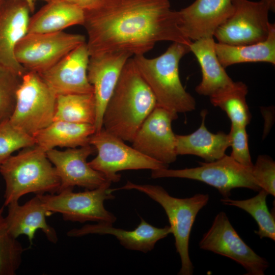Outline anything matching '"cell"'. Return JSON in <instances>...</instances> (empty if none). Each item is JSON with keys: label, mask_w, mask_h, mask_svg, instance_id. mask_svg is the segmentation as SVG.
<instances>
[{"label": "cell", "mask_w": 275, "mask_h": 275, "mask_svg": "<svg viewBox=\"0 0 275 275\" xmlns=\"http://www.w3.org/2000/svg\"><path fill=\"white\" fill-rule=\"evenodd\" d=\"M5 0H0V8L1 6L2 5L3 3H4Z\"/></svg>", "instance_id": "cell-37"}, {"label": "cell", "mask_w": 275, "mask_h": 275, "mask_svg": "<svg viewBox=\"0 0 275 275\" xmlns=\"http://www.w3.org/2000/svg\"><path fill=\"white\" fill-rule=\"evenodd\" d=\"M27 3L29 8L31 10V12H33L34 11L35 4L38 1H43L46 2L49 1V0H22Z\"/></svg>", "instance_id": "cell-35"}, {"label": "cell", "mask_w": 275, "mask_h": 275, "mask_svg": "<svg viewBox=\"0 0 275 275\" xmlns=\"http://www.w3.org/2000/svg\"><path fill=\"white\" fill-rule=\"evenodd\" d=\"M177 118V114L157 105L137 131L132 147L167 165L174 162L178 155L172 123Z\"/></svg>", "instance_id": "cell-13"}, {"label": "cell", "mask_w": 275, "mask_h": 275, "mask_svg": "<svg viewBox=\"0 0 275 275\" xmlns=\"http://www.w3.org/2000/svg\"><path fill=\"white\" fill-rule=\"evenodd\" d=\"M4 211V206L0 207V275H15L24 249L10 233Z\"/></svg>", "instance_id": "cell-29"}, {"label": "cell", "mask_w": 275, "mask_h": 275, "mask_svg": "<svg viewBox=\"0 0 275 275\" xmlns=\"http://www.w3.org/2000/svg\"><path fill=\"white\" fill-rule=\"evenodd\" d=\"M157 106L156 98L133 59L125 64L105 108L102 128L131 142L141 125Z\"/></svg>", "instance_id": "cell-2"}, {"label": "cell", "mask_w": 275, "mask_h": 275, "mask_svg": "<svg viewBox=\"0 0 275 275\" xmlns=\"http://www.w3.org/2000/svg\"><path fill=\"white\" fill-rule=\"evenodd\" d=\"M22 76L0 65V124L10 119L15 109Z\"/></svg>", "instance_id": "cell-31"}, {"label": "cell", "mask_w": 275, "mask_h": 275, "mask_svg": "<svg viewBox=\"0 0 275 275\" xmlns=\"http://www.w3.org/2000/svg\"><path fill=\"white\" fill-rule=\"evenodd\" d=\"M136 189L145 193L159 204L164 210L169 219L175 245L179 254L181 267L180 275H191L194 266L189 255V240L191 229L196 216L208 202V194H197L186 198H177L170 195L161 186L150 184H137L128 181L124 186L112 189Z\"/></svg>", "instance_id": "cell-5"}, {"label": "cell", "mask_w": 275, "mask_h": 275, "mask_svg": "<svg viewBox=\"0 0 275 275\" xmlns=\"http://www.w3.org/2000/svg\"><path fill=\"white\" fill-rule=\"evenodd\" d=\"M199 246L201 249L231 259L242 266L247 275H264L269 267L268 261L241 238L223 211L215 216Z\"/></svg>", "instance_id": "cell-12"}, {"label": "cell", "mask_w": 275, "mask_h": 275, "mask_svg": "<svg viewBox=\"0 0 275 275\" xmlns=\"http://www.w3.org/2000/svg\"><path fill=\"white\" fill-rule=\"evenodd\" d=\"M189 52V46L173 42L157 57L149 59L139 55L132 58L157 105L177 114L191 112L196 106L195 99L186 91L179 76L180 61Z\"/></svg>", "instance_id": "cell-3"}, {"label": "cell", "mask_w": 275, "mask_h": 275, "mask_svg": "<svg viewBox=\"0 0 275 275\" xmlns=\"http://www.w3.org/2000/svg\"><path fill=\"white\" fill-rule=\"evenodd\" d=\"M57 97L38 73L26 71L22 76L9 120L33 136L53 121Z\"/></svg>", "instance_id": "cell-6"}, {"label": "cell", "mask_w": 275, "mask_h": 275, "mask_svg": "<svg viewBox=\"0 0 275 275\" xmlns=\"http://www.w3.org/2000/svg\"><path fill=\"white\" fill-rule=\"evenodd\" d=\"M35 145L33 136L16 127L9 120L0 124V166L14 152Z\"/></svg>", "instance_id": "cell-30"}, {"label": "cell", "mask_w": 275, "mask_h": 275, "mask_svg": "<svg viewBox=\"0 0 275 275\" xmlns=\"http://www.w3.org/2000/svg\"><path fill=\"white\" fill-rule=\"evenodd\" d=\"M132 56L125 52L106 53L90 57L88 78L93 88L96 103L95 132L102 128V118L122 70Z\"/></svg>", "instance_id": "cell-17"}, {"label": "cell", "mask_w": 275, "mask_h": 275, "mask_svg": "<svg viewBox=\"0 0 275 275\" xmlns=\"http://www.w3.org/2000/svg\"><path fill=\"white\" fill-rule=\"evenodd\" d=\"M85 11L65 0H49L30 17L28 33H49L83 24Z\"/></svg>", "instance_id": "cell-22"}, {"label": "cell", "mask_w": 275, "mask_h": 275, "mask_svg": "<svg viewBox=\"0 0 275 275\" xmlns=\"http://www.w3.org/2000/svg\"><path fill=\"white\" fill-rule=\"evenodd\" d=\"M234 11L215 30L217 42L230 45H244L265 40L268 35V4L262 0H232Z\"/></svg>", "instance_id": "cell-11"}, {"label": "cell", "mask_w": 275, "mask_h": 275, "mask_svg": "<svg viewBox=\"0 0 275 275\" xmlns=\"http://www.w3.org/2000/svg\"><path fill=\"white\" fill-rule=\"evenodd\" d=\"M96 113L93 93L58 95L53 121L94 125Z\"/></svg>", "instance_id": "cell-26"}, {"label": "cell", "mask_w": 275, "mask_h": 275, "mask_svg": "<svg viewBox=\"0 0 275 275\" xmlns=\"http://www.w3.org/2000/svg\"><path fill=\"white\" fill-rule=\"evenodd\" d=\"M65 1H68V2H71V3H75V0H65Z\"/></svg>", "instance_id": "cell-38"}, {"label": "cell", "mask_w": 275, "mask_h": 275, "mask_svg": "<svg viewBox=\"0 0 275 275\" xmlns=\"http://www.w3.org/2000/svg\"><path fill=\"white\" fill-rule=\"evenodd\" d=\"M86 44L90 56L125 52L144 55L159 41L189 46L177 11L168 0H102L84 10Z\"/></svg>", "instance_id": "cell-1"}, {"label": "cell", "mask_w": 275, "mask_h": 275, "mask_svg": "<svg viewBox=\"0 0 275 275\" xmlns=\"http://www.w3.org/2000/svg\"><path fill=\"white\" fill-rule=\"evenodd\" d=\"M213 37L201 38L191 42L190 51L195 55L201 68L202 80L195 91L209 97L231 87L234 81L220 63L215 50Z\"/></svg>", "instance_id": "cell-21"}, {"label": "cell", "mask_w": 275, "mask_h": 275, "mask_svg": "<svg viewBox=\"0 0 275 275\" xmlns=\"http://www.w3.org/2000/svg\"><path fill=\"white\" fill-rule=\"evenodd\" d=\"M94 150L93 146L88 144L64 151L54 148L46 152L60 180L58 193L75 186L93 189L110 182L102 174L90 167L87 161Z\"/></svg>", "instance_id": "cell-14"}, {"label": "cell", "mask_w": 275, "mask_h": 275, "mask_svg": "<svg viewBox=\"0 0 275 275\" xmlns=\"http://www.w3.org/2000/svg\"><path fill=\"white\" fill-rule=\"evenodd\" d=\"M268 194L261 189L255 197L246 200H232L222 198L220 201L224 205L239 208L249 213L255 220L258 230L256 233L260 238H268L275 240L274 214L270 212L266 204Z\"/></svg>", "instance_id": "cell-28"}, {"label": "cell", "mask_w": 275, "mask_h": 275, "mask_svg": "<svg viewBox=\"0 0 275 275\" xmlns=\"http://www.w3.org/2000/svg\"><path fill=\"white\" fill-rule=\"evenodd\" d=\"M111 184V182H107L98 188L82 192L74 193L73 188H67L57 195H38L49 212L52 214L60 213L65 221L113 224L117 218L104 206L105 200L115 198Z\"/></svg>", "instance_id": "cell-8"}, {"label": "cell", "mask_w": 275, "mask_h": 275, "mask_svg": "<svg viewBox=\"0 0 275 275\" xmlns=\"http://www.w3.org/2000/svg\"><path fill=\"white\" fill-rule=\"evenodd\" d=\"M151 177H174L200 181L216 188L223 198H229L231 190L236 188H246L256 191L261 189L251 170L226 154L213 161L199 162V166L195 168L152 170Z\"/></svg>", "instance_id": "cell-7"}, {"label": "cell", "mask_w": 275, "mask_h": 275, "mask_svg": "<svg viewBox=\"0 0 275 275\" xmlns=\"http://www.w3.org/2000/svg\"><path fill=\"white\" fill-rule=\"evenodd\" d=\"M112 225L106 223L86 225L80 228L71 229L67 235L69 237H81L90 234H110L115 236L126 249L146 253L151 251L158 241L171 233L170 226L157 228L142 217L138 226L131 231L116 228Z\"/></svg>", "instance_id": "cell-20"}, {"label": "cell", "mask_w": 275, "mask_h": 275, "mask_svg": "<svg viewBox=\"0 0 275 275\" xmlns=\"http://www.w3.org/2000/svg\"><path fill=\"white\" fill-rule=\"evenodd\" d=\"M95 132L93 124L53 121L33 136L36 145L46 152L57 147L76 148L90 144V138Z\"/></svg>", "instance_id": "cell-24"}, {"label": "cell", "mask_w": 275, "mask_h": 275, "mask_svg": "<svg viewBox=\"0 0 275 275\" xmlns=\"http://www.w3.org/2000/svg\"><path fill=\"white\" fill-rule=\"evenodd\" d=\"M245 126L232 124L229 134L230 156L243 167L252 170L253 163L250 153Z\"/></svg>", "instance_id": "cell-32"}, {"label": "cell", "mask_w": 275, "mask_h": 275, "mask_svg": "<svg viewBox=\"0 0 275 275\" xmlns=\"http://www.w3.org/2000/svg\"><path fill=\"white\" fill-rule=\"evenodd\" d=\"M90 57L84 43L39 74L57 95L93 93L88 78Z\"/></svg>", "instance_id": "cell-15"}, {"label": "cell", "mask_w": 275, "mask_h": 275, "mask_svg": "<svg viewBox=\"0 0 275 275\" xmlns=\"http://www.w3.org/2000/svg\"><path fill=\"white\" fill-rule=\"evenodd\" d=\"M85 42L84 36L64 31L27 33L17 44L14 54L16 61L26 71L40 74Z\"/></svg>", "instance_id": "cell-10"}, {"label": "cell", "mask_w": 275, "mask_h": 275, "mask_svg": "<svg viewBox=\"0 0 275 275\" xmlns=\"http://www.w3.org/2000/svg\"><path fill=\"white\" fill-rule=\"evenodd\" d=\"M5 182L4 206L18 202L24 195L58 193L60 180L46 152L35 145L12 155L0 166Z\"/></svg>", "instance_id": "cell-4"}, {"label": "cell", "mask_w": 275, "mask_h": 275, "mask_svg": "<svg viewBox=\"0 0 275 275\" xmlns=\"http://www.w3.org/2000/svg\"><path fill=\"white\" fill-rule=\"evenodd\" d=\"M248 93L246 85L237 81L209 97L214 106L221 108L226 113L232 124L246 127L251 119L246 101Z\"/></svg>", "instance_id": "cell-27"}, {"label": "cell", "mask_w": 275, "mask_h": 275, "mask_svg": "<svg viewBox=\"0 0 275 275\" xmlns=\"http://www.w3.org/2000/svg\"><path fill=\"white\" fill-rule=\"evenodd\" d=\"M102 0H75V4L84 10H88L97 7Z\"/></svg>", "instance_id": "cell-34"}, {"label": "cell", "mask_w": 275, "mask_h": 275, "mask_svg": "<svg viewBox=\"0 0 275 275\" xmlns=\"http://www.w3.org/2000/svg\"><path fill=\"white\" fill-rule=\"evenodd\" d=\"M6 221L11 234L15 238L21 235L26 236L31 245L36 231L41 230L50 242L56 243L58 236L55 229L48 225L46 216L52 213L44 206L39 195H37L23 205L18 202L8 206Z\"/></svg>", "instance_id": "cell-19"}, {"label": "cell", "mask_w": 275, "mask_h": 275, "mask_svg": "<svg viewBox=\"0 0 275 275\" xmlns=\"http://www.w3.org/2000/svg\"><path fill=\"white\" fill-rule=\"evenodd\" d=\"M207 113L203 110L200 126L187 135L176 134V150L177 155H194L211 162L223 157L230 147L229 134L223 131L210 132L205 124Z\"/></svg>", "instance_id": "cell-23"}, {"label": "cell", "mask_w": 275, "mask_h": 275, "mask_svg": "<svg viewBox=\"0 0 275 275\" xmlns=\"http://www.w3.org/2000/svg\"><path fill=\"white\" fill-rule=\"evenodd\" d=\"M218 59L226 68L231 65L251 62H266L275 64V25L270 24L267 39L257 43L244 45H230L215 43Z\"/></svg>", "instance_id": "cell-25"}, {"label": "cell", "mask_w": 275, "mask_h": 275, "mask_svg": "<svg viewBox=\"0 0 275 275\" xmlns=\"http://www.w3.org/2000/svg\"><path fill=\"white\" fill-rule=\"evenodd\" d=\"M258 185L268 195L275 196V162L269 156L259 155L251 170Z\"/></svg>", "instance_id": "cell-33"}, {"label": "cell", "mask_w": 275, "mask_h": 275, "mask_svg": "<svg viewBox=\"0 0 275 275\" xmlns=\"http://www.w3.org/2000/svg\"><path fill=\"white\" fill-rule=\"evenodd\" d=\"M180 26L189 40L213 37L216 29L233 13L232 0H195L177 11Z\"/></svg>", "instance_id": "cell-18"}, {"label": "cell", "mask_w": 275, "mask_h": 275, "mask_svg": "<svg viewBox=\"0 0 275 275\" xmlns=\"http://www.w3.org/2000/svg\"><path fill=\"white\" fill-rule=\"evenodd\" d=\"M266 2L269 6L270 11L274 12L275 10V0H262Z\"/></svg>", "instance_id": "cell-36"}, {"label": "cell", "mask_w": 275, "mask_h": 275, "mask_svg": "<svg viewBox=\"0 0 275 275\" xmlns=\"http://www.w3.org/2000/svg\"><path fill=\"white\" fill-rule=\"evenodd\" d=\"M124 141L103 128L90 138L89 144L97 154L88 163L111 183L120 181L121 176L117 174L119 171L168 168V165L142 154Z\"/></svg>", "instance_id": "cell-9"}, {"label": "cell", "mask_w": 275, "mask_h": 275, "mask_svg": "<svg viewBox=\"0 0 275 275\" xmlns=\"http://www.w3.org/2000/svg\"><path fill=\"white\" fill-rule=\"evenodd\" d=\"M31 12L22 0H5L0 8V65L20 76L26 71L16 61L14 50L28 33Z\"/></svg>", "instance_id": "cell-16"}]
</instances>
